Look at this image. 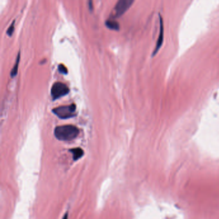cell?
<instances>
[{"mask_svg":"<svg viewBox=\"0 0 219 219\" xmlns=\"http://www.w3.org/2000/svg\"><path fill=\"white\" fill-rule=\"evenodd\" d=\"M78 134L79 129L73 125H64L57 127L54 130L55 136L60 141L68 142L75 139Z\"/></svg>","mask_w":219,"mask_h":219,"instance_id":"6da1fadb","label":"cell"},{"mask_svg":"<svg viewBox=\"0 0 219 219\" xmlns=\"http://www.w3.org/2000/svg\"><path fill=\"white\" fill-rule=\"evenodd\" d=\"M76 105L70 104L69 106H63L52 109L54 114L60 119H68L76 116Z\"/></svg>","mask_w":219,"mask_h":219,"instance_id":"7a4b0ae2","label":"cell"},{"mask_svg":"<svg viewBox=\"0 0 219 219\" xmlns=\"http://www.w3.org/2000/svg\"><path fill=\"white\" fill-rule=\"evenodd\" d=\"M133 3V0H120L118 1L111 12L110 16L111 19H116L121 16L125 14Z\"/></svg>","mask_w":219,"mask_h":219,"instance_id":"3957f363","label":"cell"},{"mask_svg":"<svg viewBox=\"0 0 219 219\" xmlns=\"http://www.w3.org/2000/svg\"><path fill=\"white\" fill-rule=\"evenodd\" d=\"M69 87L63 82H55L52 85L51 89V95L53 100L59 99L60 97L66 95L69 93Z\"/></svg>","mask_w":219,"mask_h":219,"instance_id":"277c9868","label":"cell"},{"mask_svg":"<svg viewBox=\"0 0 219 219\" xmlns=\"http://www.w3.org/2000/svg\"><path fill=\"white\" fill-rule=\"evenodd\" d=\"M159 36L157 37V41H156V44L154 50L152 51V57H154L157 54V52L159 51V50H160V48H161L162 45L163 44V41H164V22H163V19L162 16L159 14Z\"/></svg>","mask_w":219,"mask_h":219,"instance_id":"5b68a950","label":"cell"},{"mask_svg":"<svg viewBox=\"0 0 219 219\" xmlns=\"http://www.w3.org/2000/svg\"><path fill=\"white\" fill-rule=\"evenodd\" d=\"M69 151L72 153L73 158L75 161L79 159L84 155V150L81 148H74Z\"/></svg>","mask_w":219,"mask_h":219,"instance_id":"8992f818","label":"cell"},{"mask_svg":"<svg viewBox=\"0 0 219 219\" xmlns=\"http://www.w3.org/2000/svg\"><path fill=\"white\" fill-rule=\"evenodd\" d=\"M106 25L108 28L111 29V30H116V31H118V30H120L119 23H118L117 21L113 20V19L107 20L106 22Z\"/></svg>","mask_w":219,"mask_h":219,"instance_id":"52a82bcc","label":"cell"},{"mask_svg":"<svg viewBox=\"0 0 219 219\" xmlns=\"http://www.w3.org/2000/svg\"><path fill=\"white\" fill-rule=\"evenodd\" d=\"M19 60H20V52H19L18 54H17L16 63L10 72V76L12 78H14V77H16L17 75V72H18V66H19Z\"/></svg>","mask_w":219,"mask_h":219,"instance_id":"ba28073f","label":"cell"},{"mask_svg":"<svg viewBox=\"0 0 219 219\" xmlns=\"http://www.w3.org/2000/svg\"><path fill=\"white\" fill-rule=\"evenodd\" d=\"M14 24H15V20H14L12 21V23L10 25V27H8V28L7 30V34L8 35V36L11 37L12 36L13 33H14V30H15Z\"/></svg>","mask_w":219,"mask_h":219,"instance_id":"9c48e42d","label":"cell"},{"mask_svg":"<svg viewBox=\"0 0 219 219\" xmlns=\"http://www.w3.org/2000/svg\"><path fill=\"white\" fill-rule=\"evenodd\" d=\"M58 69L60 73L64 74V75H66L68 74V69L66 68L63 64H59L58 66Z\"/></svg>","mask_w":219,"mask_h":219,"instance_id":"30bf717a","label":"cell"},{"mask_svg":"<svg viewBox=\"0 0 219 219\" xmlns=\"http://www.w3.org/2000/svg\"><path fill=\"white\" fill-rule=\"evenodd\" d=\"M63 219H68V213L66 214V215H65V217H64Z\"/></svg>","mask_w":219,"mask_h":219,"instance_id":"8fae6325","label":"cell"}]
</instances>
